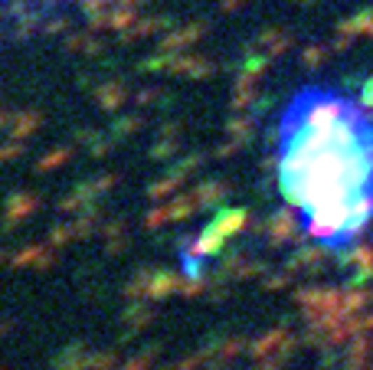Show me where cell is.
<instances>
[{"instance_id":"6da1fadb","label":"cell","mask_w":373,"mask_h":370,"mask_svg":"<svg viewBox=\"0 0 373 370\" xmlns=\"http://www.w3.org/2000/svg\"><path fill=\"white\" fill-rule=\"evenodd\" d=\"M285 203L321 246L344 249L373 223V115L328 85H304L279 115Z\"/></svg>"}]
</instances>
